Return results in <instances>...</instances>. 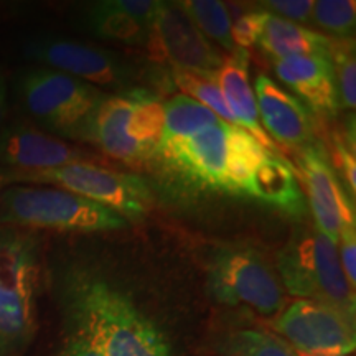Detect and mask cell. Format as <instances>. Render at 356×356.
I'll use <instances>...</instances> for the list:
<instances>
[{
  "label": "cell",
  "instance_id": "cell-1",
  "mask_svg": "<svg viewBox=\"0 0 356 356\" xmlns=\"http://www.w3.org/2000/svg\"><path fill=\"white\" fill-rule=\"evenodd\" d=\"M66 310L74 335L102 356H173L157 325L106 280L84 275L70 279Z\"/></svg>",
  "mask_w": 356,
  "mask_h": 356
},
{
  "label": "cell",
  "instance_id": "cell-2",
  "mask_svg": "<svg viewBox=\"0 0 356 356\" xmlns=\"http://www.w3.org/2000/svg\"><path fill=\"white\" fill-rule=\"evenodd\" d=\"M38 275L37 239L0 225V356H15L32 340Z\"/></svg>",
  "mask_w": 356,
  "mask_h": 356
},
{
  "label": "cell",
  "instance_id": "cell-3",
  "mask_svg": "<svg viewBox=\"0 0 356 356\" xmlns=\"http://www.w3.org/2000/svg\"><path fill=\"white\" fill-rule=\"evenodd\" d=\"M280 284L293 297L335 307L355 318V289L346 280L337 244L317 228H296L277 254Z\"/></svg>",
  "mask_w": 356,
  "mask_h": 356
},
{
  "label": "cell",
  "instance_id": "cell-4",
  "mask_svg": "<svg viewBox=\"0 0 356 356\" xmlns=\"http://www.w3.org/2000/svg\"><path fill=\"white\" fill-rule=\"evenodd\" d=\"M20 104L43 132L83 140L92 115L108 97L104 91L61 71L35 66L17 81Z\"/></svg>",
  "mask_w": 356,
  "mask_h": 356
},
{
  "label": "cell",
  "instance_id": "cell-5",
  "mask_svg": "<svg viewBox=\"0 0 356 356\" xmlns=\"http://www.w3.org/2000/svg\"><path fill=\"white\" fill-rule=\"evenodd\" d=\"M0 225L56 231H114L127 220L102 204L43 185H13L0 191Z\"/></svg>",
  "mask_w": 356,
  "mask_h": 356
},
{
  "label": "cell",
  "instance_id": "cell-6",
  "mask_svg": "<svg viewBox=\"0 0 356 356\" xmlns=\"http://www.w3.org/2000/svg\"><path fill=\"white\" fill-rule=\"evenodd\" d=\"M208 291L218 304L244 307L264 318L286 309V292L274 267L249 246L218 249L208 266Z\"/></svg>",
  "mask_w": 356,
  "mask_h": 356
},
{
  "label": "cell",
  "instance_id": "cell-7",
  "mask_svg": "<svg viewBox=\"0 0 356 356\" xmlns=\"http://www.w3.org/2000/svg\"><path fill=\"white\" fill-rule=\"evenodd\" d=\"M22 185H43L68 190L109 208L124 218L145 216L152 207V188L136 173L95 165L70 163L48 170H20Z\"/></svg>",
  "mask_w": 356,
  "mask_h": 356
},
{
  "label": "cell",
  "instance_id": "cell-8",
  "mask_svg": "<svg viewBox=\"0 0 356 356\" xmlns=\"http://www.w3.org/2000/svg\"><path fill=\"white\" fill-rule=\"evenodd\" d=\"M26 58L40 66L83 79L96 88L126 89L139 76L122 53L56 37H33L24 44Z\"/></svg>",
  "mask_w": 356,
  "mask_h": 356
},
{
  "label": "cell",
  "instance_id": "cell-9",
  "mask_svg": "<svg viewBox=\"0 0 356 356\" xmlns=\"http://www.w3.org/2000/svg\"><path fill=\"white\" fill-rule=\"evenodd\" d=\"M273 327L297 353L353 355L356 346L355 318L323 302H292Z\"/></svg>",
  "mask_w": 356,
  "mask_h": 356
},
{
  "label": "cell",
  "instance_id": "cell-10",
  "mask_svg": "<svg viewBox=\"0 0 356 356\" xmlns=\"http://www.w3.org/2000/svg\"><path fill=\"white\" fill-rule=\"evenodd\" d=\"M150 56L167 61L178 71L215 78L225 56L195 26L180 3L160 2L147 40Z\"/></svg>",
  "mask_w": 356,
  "mask_h": 356
},
{
  "label": "cell",
  "instance_id": "cell-11",
  "mask_svg": "<svg viewBox=\"0 0 356 356\" xmlns=\"http://www.w3.org/2000/svg\"><path fill=\"white\" fill-rule=\"evenodd\" d=\"M297 165L309 195L315 228L337 244L341 233L355 229V204L350 202L348 191L317 142L300 150Z\"/></svg>",
  "mask_w": 356,
  "mask_h": 356
},
{
  "label": "cell",
  "instance_id": "cell-12",
  "mask_svg": "<svg viewBox=\"0 0 356 356\" xmlns=\"http://www.w3.org/2000/svg\"><path fill=\"white\" fill-rule=\"evenodd\" d=\"M229 129L228 122L220 121L186 139L160 145L155 155L193 184L226 193V150Z\"/></svg>",
  "mask_w": 356,
  "mask_h": 356
},
{
  "label": "cell",
  "instance_id": "cell-13",
  "mask_svg": "<svg viewBox=\"0 0 356 356\" xmlns=\"http://www.w3.org/2000/svg\"><path fill=\"white\" fill-rule=\"evenodd\" d=\"M81 147L71 145L40 129L12 124L0 127V165L17 170H48L70 163H95Z\"/></svg>",
  "mask_w": 356,
  "mask_h": 356
},
{
  "label": "cell",
  "instance_id": "cell-14",
  "mask_svg": "<svg viewBox=\"0 0 356 356\" xmlns=\"http://www.w3.org/2000/svg\"><path fill=\"white\" fill-rule=\"evenodd\" d=\"M254 91L261 126L274 144L300 150L315 144L314 119L299 97L262 73L257 74Z\"/></svg>",
  "mask_w": 356,
  "mask_h": 356
},
{
  "label": "cell",
  "instance_id": "cell-15",
  "mask_svg": "<svg viewBox=\"0 0 356 356\" xmlns=\"http://www.w3.org/2000/svg\"><path fill=\"white\" fill-rule=\"evenodd\" d=\"M274 71L280 81L287 84L315 113L332 118L341 109L340 101H338L332 58H284V60L274 61Z\"/></svg>",
  "mask_w": 356,
  "mask_h": 356
},
{
  "label": "cell",
  "instance_id": "cell-16",
  "mask_svg": "<svg viewBox=\"0 0 356 356\" xmlns=\"http://www.w3.org/2000/svg\"><path fill=\"white\" fill-rule=\"evenodd\" d=\"M131 111L132 101L127 91L114 96L108 95L92 115L83 140L97 145L102 152L121 162L139 163L149 160V154L129 137L127 124Z\"/></svg>",
  "mask_w": 356,
  "mask_h": 356
},
{
  "label": "cell",
  "instance_id": "cell-17",
  "mask_svg": "<svg viewBox=\"0 0 356 356\" xmlns=\"http://www.w3.org/2000/svg\"><path fill=\"white\" fill-rule=\"evenodd\" d=\"M249 56L246 50L238 48L233 55L225 58L221 68L216 71L215 81L220 88L226 104L234 115L236 124L244 131L256 137L262 145L270 152L279 154L280 149L274 144L261 126L259 114H257L256 96L249 83Z\"/></svg>",
  "mask_w": 356,
  "mask_h": 356
},
{
  "label": "cell",
  "instance_id": "cell-18",
  "mask_svg": "<svg viewBox=\"0 0 356 356\" xmlns=\"http://www.w3.org/2000/svg\"><path fill=\"white\" fill-rule=\"evenodd\" d=\"M248 197L261 200L292 218H302L307 213L296 168L280 154L266 155L249 180Z\"/></svg>",
  "mask_w": 356,
  "mask_h": 356
},
{
  "label": "cell",
  "instance_id": "cell-19",
  "mask_svg": "<svg viewBox=\"0 0 356 356\" xmlns=\"http://www.w3.org/2000/svg\"><path fill=\"white\" fill-rule=\"evenodd\" d=\"M257 44L267 56L275 61L291 56L332 58L333 42L314 30L267 13Z\"/></svg>",
  "mask_w": 356,
  "mask_h": 356
},
{
  "label": "cell",
  "instance_id": "cell-20",
  "mask_svg": "<svg viewBox=\"0 0 356 356\" xmlns=\"http://www.w3.org/2000/svg\"><path fill=\"white\" fill-rule=\"evenodd\" d=\"M81 24L92 37L131 47H145L150 32L124 12L118 0H99L88 3L83 8Z\"/></svg>",
  "mask_w": 356,
  "mask_h": 356
},
{
  "label": "cell",
  "instance_id": "cell-21",
  "mask_svg": "<svg viewBox=\"0 0 356 356\" xmlns=\"http://www.w3.org/2000/svg\"><path fill=\"white\" fill-rule=\"evenodd\" d=\"M269 152L244 129L231 126L226 150V193L248 195L252 173Z\"/></svg>",
  "mask_w": 356,
  "mask_h": 356
},
{
  "label": "cell",
  "instance_id": "cell-22",
  "mask_svg": "<svg viewBox=\"0 0 356 356\" xmlns=\"http://www.w3.org/2000/svg\"><path fill=\"white\" fill-rule=\"evenodd\" d=\"M220 121L221 119L215 113L193 97L186 95L173 96L172 99L163 102V131L159 147L170 144L173 140L186 139Z\"/></svg>",
  "mask_w": 356,
  "mask_h": 356
},
{
  "label": "cell",
  "instance_id": "cell-23",
  "mask_svg": "<svg viewBox=\"0 0 356 356\" xmlns=\"http://www.w3.org/2000/svg\"><path fill=\"white\" fill-rule=\"evenodd\" d=\"M132 101V111L129 115V137L154 157L157 154L163 131V102H160L152 92L144 88L127 89Z\"/></svg>",
  "mask_w": 356,
  "mask_h": 356
},
{
  "label": "cell",
  "instance_id": "cell-24",
  "mask_svg": "<svg viewBox=\"0 0 356 356\" xmlns=\"http://www.w3.org/2000/svg\"><path fill=\"white\" fill-rule=\"evenodd\" d=\"M180 6L204 37L220 43L229 55L238 50L231 40V17L225 3L218 0H188L180 2Z\"/></svg>",
  "mask_w": 356,
  "mask_h": 356
},
{
  "label": "cell",
  "instance_id": "cell-25",
  "mask_svg": "<svg viewBox=\"0 0 356 356\" xmlns=\"http://www.w3.org/2000/svg\"><path fill=\"white\" fill-rule=\"evenodd\" d=\"M226 356H296L282 338L259 328H239L222 343Z\"/></svg>",
  "mask_w": 356,
  "mask_h": 356
},
{
  "label": "cell",
  "instance_id": "cell-26",
  "mask_svg": "<svg viewBox=\"0 0 356 356\" xmlns=\"http://www.w3.org/2000/svg\"><path fill=\"white\" fill-rule=\"evenodd\" d=\"M173 79H175L178 88L186 92V96L195 97V101H198L200 104L207 106L221 121L228 122L229 126L239 127L236 124L234 115L231 114L228 104H226L225 97L221 95L220 88H218L215 78L190 73V71L173 70Z\"/></svg>",
  "mask_w": 356,
  "mask_h": 356
},
{
  "label": "cell",
  "instance_id": "cell-27",
  "mask_svg": "<svg viewBox=\"0 0 356 356\" xmlns=\"http://www.w3.org/2000/svg\"><path fill=\"white\" fill-rule=\"evenodd\" d=\"M312 19L325 32L350 40L355 33L356 3L353 0H318L314 2Z\"/></svg>",
  "mask_w": 356,
  "mask_h": 356
},
{
  "label": "cell",
  "instance_id": "cell-28",
  "mask_svg": "<svg viewBox=\"0 0 356 356\" xmlns=\"http://www.w3.org/2000/svg\"><path fill=\"white\" fill-rule=\"evenodd\" d=\"M332 63L340 108L355 111L356 106V58L350 40H340L332 44Z\"/></svg>",
  "mask_w": 356,
  "mask_h": 356
},
{
  "label": "cell",
  "instance_id": "cell-29",
  "mask_svg": "<svg viewBox=\"0 0 356 356\" xmlns=\"http://www.w3.org/2000/svg\"><path fill=\"white\" fill-rule=\"evenodd\" d=\"M266 10H251L239 15L234 20V24H231V40H233L236 48H251L257 44L262 32V26L267 19Z\"/></svg>",
  "mask_w": 356,
  "mask_h": 356
},
{
  "label": "cell",
  "instance_id": "cell-30",
  "mask_svg": "<svg viewBox=\"0 0 356 356\" xmlns=\"http://www.w3.org/2000/svg\"><path fill=\"white\" fill-rule=\"evenodd\" d=\"M259 6L275 17L289 22L293 20V24H297L309 22L314 10V0H266L259 2Z\"/></svg>",
  "mask_w": 356,
  "mask_h": 356
},
{
  "label": "cell",
  "instance_id": "cell-31",
  "mask_svg": "<svg viewBox=\"0 0 356 356\" xmlns=\"http://www.w3.org/2000/svg\"><path fill=\"white\" fill-rule=\"evenodd\" d=\"M340 264L351 287H356V233L355 229L340 234Z\"/></svg>",
  "mask_w": 356,
  "mask_h": 356
},
{
  "label": "cell",
  "instance_id": "cell-32",
  "mask_svg": "<svg viewBox=\"0 0 356 356\" xmlns=\"http://www.w3.org/2000/svg\"><path fill=\"white\" fill-rule=\"evenodd\" d=\"M335 163L337 168L341 172L345 178L346 191H350L351 198L356 195V160H355V149H350V144H341L337 140L335 144Z\"/></svg>",
  "mask_w": 356,
  "mask_h": 356
},
{
  "label": "cell",
  "instance_id": "cell-33",
  "mask_svg": "<svg viewBox=\"0 0 356 356\" xmlns=\"http://www.w3.org/2000/svg\"><path fill=\"white\" fill-rule=\"evenodd\" d=\"M61 356H102V355L97 353V351L92 348L86 340H83L81 337L74 335L73 333L68 340V343H66Z\"/></svg>",
  "mask_w": 356,
  "mask_h": 356
},
{
  "label": "cell",
  "instance_id": "cell-34",
  "mask_svg": "<svg viewBox=\"0 0 356 356\" xmlns=\"http://www.w3.org/2000/svg\"><path fill=\"white\" fill-rule=\"evenodd\" d=\"M13 185H22L20 170L0 165V191L8 188V186H13Z\"/></svg>",
  "mask_w": 356,
  "mask_h": 356
},
{
  "label": "cell",
  "instance_id": "cell-35",
  "mask_svg": "<svg viewBox=\"0 0 356 356\" xmlns=\"http://www.w3.org/2000/svg\"><path fill=\"white\" fill-rule=\"evenodd\" d=\"M8 113V101H7V83L3 78V73L0 71V127L6 122Z\"/></svg>",
  "mask_w": 356,
  "mask_h": 356
},
{
  "label": "cell",
  "instance_id": "cell-36",
  "mask_svg": "<svg viewBox=\"0 0 356 356\" xmlns=\"http://www.w3.org/2000/svg\"><path fill=\"white\" fill-rule=\"evenodd\" d=\"M296 356H351V355H312V353H297V351H293Z\"/></svg>",
  "mask_w": 356,
  "mask_h": 356
}]
</instances>
